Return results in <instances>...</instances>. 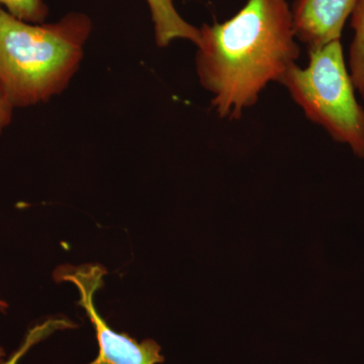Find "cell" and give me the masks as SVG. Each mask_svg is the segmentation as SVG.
I'll list each match as a JSON object with an SVG mask.
<instances>
[{
	"instance_id": "1",
	"label": "cell",
	"mask_w": 364,
	"mask_h": 364,
	"mask_svg": "<svg viewBox=\"0 0 364 364\" xmlns=\"http://www.w3.org/2000/svg\"><path fill=\"white\" fill-rule=\"evenodd\" d=\"M196 48L198 80L227 121L240 119L301 55L287 0H248L230 20L203 25Z\"/></svg>"
},
{
	"instance_id": "2",
	"label": "cell",
	"mask_w": 364,
	"mask_h": 364,
	"mask_svg": "<svg viewBox=\"0 0 364 364\" xmlns=\"http://www.w3.org/2000/svg\"><path fill=\"white\" fill-rule=\"evenodd\" d=\"M91 32L92 21L83 13L33 23L0 9V85L14 107L42 104L65 90Z\"/></svg>"
},
{
	"instance_id": "3",
	"label": "cell",
	"mask_w": 364,
	"mask_h": 364,
	"mask_svg": "<svg viewBox=\"0 0 364 364\" xmlns=\"http://www.w3.org/2000/svg\"><path fill=\"white\" fill-rule=\"evenodd\" d=\"M309 53L308 66L296 64L279 85L289 91L306 119L364 159V109L356 100L341 42L333 41Z\"/></svg>"
},
{
	"instance_id": "4",
	"label": "cell",
	"mask_w": 364,
	"mask_h": 364,
	"mask_svg": "<svg viewBox=\"0 0 364 364\" xmlns=\"http://www.w3.org/2000/svg\"><path fill=\"white\" fill-rule=\"evenodd\" d=\"M107 269L100 264L62 267L55 272L57 282L77 287L78 305L85 311L95 330L98 355L88 364H158L164 363L161 347L154 340L138 342L126 333L114 331L98 313L95 296L105 286Z\"/></svg>"
},
{
	"instance_id": "5",
	"label": "cell",
	"mask_w": 364,
	"mask_h": 364,
	"mask_svg": "<svg viewBox=\"0 0 364 364\" xmlns=\"http://www.w3.org/2000/svg\"><path fill=\"white\" fill-rule=\"evenodd\" d=\"M358 0H294V33L309 51L341 39L342 31Z\"/></svg>"
},
{
	"instance_id": "6",
	"label": "cell",
	"mask_w": 364,
	"mask_h": 364,
	"mask_svg": "<svg viewBox=\"0 0 364 364\" xmlns=\"http://www.w3.org/2000/svg\"><path fill=\"white\" fill-rule=\"evenodd\" d=\"M147 4L158 47H168L176 40H186L198 45L200 28L182 18L176 11L174 0H147Z\"/></svg>"
},
{
	"instance_id": "7",
	"label": "cell",
	"mask_w": 364,
	"mask_h": 364,
	"mask_svg": "<svg viewBox=\"0 0 364 364\" xmlns=\"http://www.w3.org/2000/svg\"><path fill=\"white\" fill-rule=\"evenodd\" d=\"M354 38L349 50V73L354 87L364 100V0H358L351 14Z\"/></svg>"
},
{
	"instance_id": "8",
	"label": "cell",
	"mask_w": 364,
	"mask_h": 364,
	"mask_svg": "<svg viewBox=\"0 0 364 364\" xmlns=\"http://www.w3.org/2000/svg\"><path fill=\"white\" fill-rule=\"evenodd\" d=\"M74 323L67 318H50L45 322L33 326L26 333L25 338L21 342V346L9 356L6 361H1L0 364H18L21 359L28 353V351L36 344L51 336L53 333L61 331V330L71 329L74 328Z\"/></svg>"
},
{
	"instance_id": "9",
	"label": "cell",
	"mask_w": 364,
	"mask_h": 364,
	"mask_svg": "<svg viewBox=\"0 0 364 364\" xmlns=\"http://www.w3.org/2000/svg\"><path fill=\"white\" fill-rule=\"evenodd\" d=\"M0 9L33 23H45L49 16V7L43 0H0Z\"/></svg>"
},
{
	"instance_id": "10",
	"label": "cell",
	"mask_w": 364,
	"mask_h": 364,
	"mask_svg": "<svg viewBox=\"0 0 364 364\" xmlns=\"http://www.w3.org/2000/svg\"><path fill=\"white\" fill-rule=\"evenodd\" d=\"M14 107L11 100L7 97L6 91L0 85V136L4 129L11 123Z\"/></svg>"
},
{
	"instance_id": "11",
	"label": "cell",
	"mask_w": 364,
	"mask_h": 364,
	"mask_svg": "<svg viewBox=\"0 0 364 364\" xmlns=\"http://www.w3.org/2000/svg\"><path fill=\"white\" fill-rule=\"evenodd\" d=\"M7 308H9V305L6 303V301H2L1 299H0V312L4 313L7 310Z\"/></svg>"
},
{
	"instance_id": "12",
	"label": "cell",
	"mask_w": 364,
	"mask_h": 364,
	"mask_svg": "<svg viewBox=\"0 0 364 364\" xmlns=\"http://www.w3.org/2000/svg\"><path fill=\"white\" fill-rule=\"evenodd\" d=\"M4 349H2L1 347H0V363H1L2 358H4Z\"/></svg>"
}]
</instances>
